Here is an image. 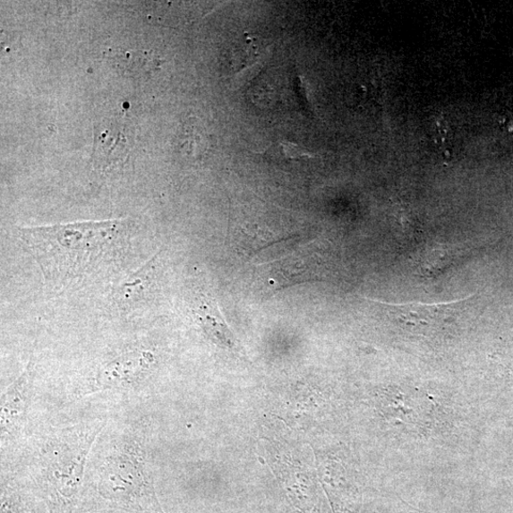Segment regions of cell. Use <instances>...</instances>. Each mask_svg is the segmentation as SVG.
<instances>
[{"instance_id": "6da1fadb", "label": "cell", "mask_w": 513, "mask_h": 513, "mask_svg": "<svg viewBox=\"0 0 513 513\" xmlns=\"http://www.w3.org/2000/svg\"><path fill=\"white\" fill-rule=\"evenodd\" d=\"M118 221L22 228L20 237L39 264L44 281L66 289L111 261L123 241Z\"/></svg>"}, {"instance_id": "7a4b0ae2", "label": "cell", "mask_w": 513, "mask_h": 513, "mask_svg": "<svg viewBox=\"0 0 513 513\" xmlns=\"http://www.w3.org/2000/svg\"><path fill=\"white\" fill-rule=\"evenodd\" d=\"M471 298L449 303L424 304H386L379 302L387 317L398 328L414 332H433L456 321L465 310Z\"/></svg>"}, {"instance_id": "3957f363", "label": "cell", "mask_w": 513, "mask_h": 513, "mask_svg": "<svg viewBox=\"0 0 513 513\" xmlns=\"http://www.w3.org/2000/svg\"><path fill=\"white\" fill-rule=\"evenodd\" d=\"M313 250L309 245L289 256L262 264L258 270L261 293L270 297L288 286L317 279L320 261Z\"/></svg>"}, {"instance_id": "277c9868", "label": "cell", "mask_w": 513, "mask_h": 513, "mask_svg": "<svg viewBox=\"0 0 513 513\" xmlns=\"http://www.w3.org/2000/svg\"><path fill=\"white\" fill-rule=\"evenodd\" d=\"M150 356L148 353H137L120 357L100 372L90 392L127 385L141 380L150 370Z\"/></svg>"}, {"instance_id": "5b68a950", "label": "cell", "mask_w": 513, "mask_h": 513, "mask_svg": "<svg viewBox=\"0 0 513 513\" xmlns=\"http://www.w3.org/2000/svg\"><path fill=\"white\" fill-rule=\"evenodd\" d=\"M194 314L201 329L216 346L227 349L236 347L235 337L215 302L203 299L194 309Z\"/></svg>"}, {"instance_id": "8992f818", "label": "cell", "mask_w": 513, "mask_h": 513, "mask_svg": "<svg viewBox=\"0 0 513 513\" xmlns=\"http://www.w3.org/2000/svg\"><path fill=\"white\" fill-rule=\"evenodd\" d=\"M29 376L30 372L29 369H27L21 379L11 386L10 390L6 394L3 414L5 428L9 423L17 421L24 410L27 399Z\"/></svg>"}, {"instance_id": "52a82bcc", "label": "cell", "mask_w": 513, "mask_h": 513, "mask_svg": "<svg viewBox=\"0 0 513 513\" xmlns=\"http://www.w3.org/2000/svg\"><path fill=\"white\" fill-rule=\"evenodd\" d=\"M150 263L148 262L142 269L133 273L118 288L117 300L123 305L132 304L135 299L141 297L146 289H149Z\"/></svg>"}, {"instance_id": "ba28073f", "label": "cell", "mask_w": 513, "mask_h": 513, "mask_svg": "<svg viewBox=\"0 0 513 513\" xmlns=\"http://www.w3.org/2000/svg\"><path fill=\"white\" fill-rule=\"evenodd\" d=\"M258 153L276 162L299 161L316 158V155L306 148L289 141L275 142L266 150Z\"/></svg>"}]
</instances>
